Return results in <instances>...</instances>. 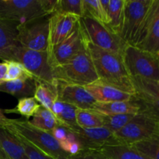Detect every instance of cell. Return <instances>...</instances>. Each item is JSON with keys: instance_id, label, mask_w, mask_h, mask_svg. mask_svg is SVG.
Listing matches in <instances>:
<instances>
[{"instance_id": "23", "label": "cell", "mask_w": 159, "mask_h": 159, "mask_svg": "<svg viewBox=\"0 0 159 159\" xmlns=\"http://www.w3.org/2000/svg\"><path fill=\"white\" fill-rule=\"evenodd\" d=\"M58 83L56 85L37 81V88L34 97L41 107L51 110L53 104L58 100Z\"/></svg>"}, {"instance_id": "32", "label": "cell", "mask_w": 159, "mask_h": 159, "mask_svg": "<svg viewBox=\"0 0 159 159\" xmlns=\"http://www.w3.org/2000/svg\"><path fill=\"white\" fill-rule=\"evenodd\" d=\"M55 12L84 16L83 0H57Z\"/></svg>"}, {"instance_id": "5", "label": "cell", "mask_w": 159, "mask_h": 159, "mask_svg": "<svg viewBox=\"0 0 159 159\" xmlns=\"http://www.w3.org/2000/svg\"><path fill=\"white\" fill-rule=\"evenodd\" d=\"M120 55L130 78L159 80V57L157 54L125 43Z\"/></svg>"}, {"instance_id": "36", "label": "cell", "mask_w": 159, "mask_h": 159, "mask_svg": "<svg viewBox=\"0 0 159 159\" xmlns=\"http://www.w3.org/2000/svg\"><path fill=\"white\" fill-rule=\"evenodd\" d=\"M70 159H109L99 150L86 149L82 150L77 155L70 156Z\"/></svg>"}, {"instance_id": "12", "label": "cell", "mask_w": 159, "mask_h": 159, "mask_svg": "<svg viewBox=\"0 0 159 159\" xmlns=\"http://www.w3.org/2000/svg\"><path fill=\"white\" fill-rule=\"evenodd\" d=\"M76 135L83 150H98L107 144H117L114 133L105 127L84 128L79 126L67 129Z\"/></svg>"}, {"instance_id": "7", "label": "cell", "mask_w": 159, "mask_h": 159, "mask_svg": "<svg viewBox=\"0 0 159 159\" xmlns=\"http://www.w3.org/2000/svg\"><path fill=\"white\" fill-rule=\"evenodd\" d=\"M159 134V124L145 113L140 112L118 131L114 133L117 144L132 145Z\"/></svg>"}, {"instance_id": "3", "label": "cell", "mask_w": 159, "mask_h": 159, "mask_svg": "<svg viewBox=\"0 0 159 159\" xmlns=\"http://www.w3.org/2000/svg\"><path fill=\"white\" fill-rule=\"evenodd\" d=\"M154 0H125L119 38L137 46L143 38Z\"/></svg>"}, {"instance_id": "39", "label": "cell", "mask_w": 159, "mask_h": 159, "mask_svg": "<svg viewBox=\"0 0 159 159\" xmlns=\"http://www.w3.org/2000/svg\"><path fill=\"white\" fill-rule=\"evenodd\" d=\"M9 119L5 116L3 110L0 109V127H6V124L9 123Z\"/></svg>"}, {"instance_id": "14", "label": "cell", "mask_w": 159, "mask_h": 159, "mask_svg": "<svg viewBox=\"0 0 159 159\" xmlns=\"http://www.w3.org/2000/svg\"><path fill=\"white\" fill-rule=\"evenodd\" d=\"M58 99L81 110H91L96 100L84 86L58 82Z\"/></svg>"}, {"instance_id": "19", "label": "cell", "mask_w": 159, "mask_h": 159, "mask_svg": "<svg viewBox=\"0 0 159 159\" xmlns=\"http://www.w3.org/2000/svg\"><path fill=\"white\" fill-rule=\"evenodd\" d=\"M91 110L103 115L137 114L140 113V107L133 98L130 101L108 102H96Z\"/></svg>"}, {"instance_id": "16", "label": "cell", "mask_w": 159, "mask_h": 159, "mask_svg": "<svg viewBox=\"0 0 159 159\" xmlns=\"http://www.w3.org/2000/svg\"><path fill=\"white\" fill-rule=\"evenodd\" d=\"M19 23L0 17V59L10 61L14 48L20 45L17 39Z\"/></svg>"}, {"instance_id": "2", "label": "cell", "mask_w": 159, "mask_h": 159, "mask_svg": "<svg viewBox=\"0 0 159 159\" xmlns=\"http://www.w3.org/2000/svg\"><path fill=\"white\" fill-rule=\"evenodd\" d=\"M52 71L55 80L64 83L85 87L98 80V76L86 43V35L84 43L79 52L65 65L52 68Z\"/></svg>"}, {"instance_id": "10", "label": "cell", "mask_w": 159, "mask_h": 159, "mask_svg": "<svg viewBox=\"0 0 159 159\" xmlns=\"http://www.w3.org/2000/svg\"><path fill=\"white\" fill-rule=\"evenodd\" d=\"M80 22L92 44L108 52L121 54L125 43L118 36L111 33L102 23L88 16L81 17Z\"/></svg>"}, {"instance_id": "34", "label": "cell", "mask_w": 159, "mask_h": 159, "mask_svg": "<svg viewBox=\"0 0 159 159\" xmlns=\"http://www.w3.org/2000/svg\"><path fill=\"white\" fill-rule=\"evenodd\" d=\"M8 64V71L6 81H13L17 79H34L32 75L25 68L21 63L16 61H5Z\"/></svg>"}, {"instance_id": "41", "label": "cell", "mask_w": 159, "mask_h": 159, "mask_svg": "<svg viewBox=\"0 0 159 159\" xmlns=\"http://www.w3.org/2000/svg\"><path fill=\"white\" fill-rule=\"evenodd\" d=\"M0 159H6V158H0Z\"/></svg>"}, {"instance_id": "26", "label": "cell", "mask_w": 159, "mask_h": 159, "mask_svg": "<svg viewBox=\"0 0 159 159\" xmlns=\"http://www.w3.org/2000/svg\"><path fill=\"white\" fill-rule=\"evenodd\" d=\"M136 93L146 95L159 99V80L144 79L141 77L131 78Z\"/></svg>"}, {"instance_id": "42", "label": "cell", "mask_w": 159, "mask_h": 159, "mask_svg": "<svg viewBox=\"0 0 159 159\" xmlns=\"http://www.w3.org/2000/svg\"><path fill=\"white\" fill-rule=\"evenodd\" d=\"M158 57H159V53H158Z\"/></svg>"}, {"instance_id": "13", "label": "cell", "mask_w": 159, "mask_h": 159, "mask_svg": "<svg viewBox=\"0 0 159 159\" xmlns=\"http://www.w3.org/2000/svg\"><path fill=\"white\" fill-rule=\"evenodd\" d=\"M80 17L71 14L55 13L49 16L48 49L65 40L74 30Z\"/></svg>"}, {"instance_id": "40", "label": "cell", "mask_w": 159, "mask_h": 159, "mask_svg": "<svg viewBox=\"0 0 159 159\" xmlns=\"http://www.w3.org/2000/svg\"><path fill=\"white\" fill-rule=\"evenodd\" d=\"M0 158L7 159V158H6V155H5L4 152H3L2 150L1 149V148H0Z\"/></svg>"}, {"instance_id": "35", "label": "cell", "mask_w": 159, "mask_h": 159, "mask_svg": "<svg viewBox=\"0 0 159 159\" xmlns=\"http://www.w3.org/2000/svg\"><path fill=\"white\" fill-rule=\"evenodd\" d=\"M15 136L18 138L19 141H20V143L22 144L25 152H26V155H27L29 159H53L50 156L47 155L46 154L42 152L41 151L37 149L36 147H34L33 144H31V143L28 142L27 141H26L24 138H21V137L17 136V135H15Z\"/></svg>"}, {"instance_id": "11", "label": "cell", "mask_w": 159, "mask_h": 159, "mask_svg": "<svg viewBox=\"0 0 159 159\" xmlns=\"http://www.w3.org/2000/svg\"><path fill=\"white\" fill-rule=\"evenodd\" d=\"M84 40V30L80 20L73 32L65 40L47 50L48 61L51 68L65 65L71 60L81 49Z\"/></svg>"}, {"instance_id": "33", "label": "cell", "mask_w": 159, "mask_h": 159, "mask_svg": "<svg viewBox=\"0 0 159 159\" xmlns=\"http://www.w3.org/2000/svg\"><path fill=\"white\" fill-rule=\"evenodd\" d=\"M83 11L84 16H88L104 24V16L100 0H83Z\"/></svg>"}, {"instance_id": "9", "label": "cell", "mask_w": 159, "mask_h": 159, "mask_svg": "<svg viewBox=\"0 0 159 159\" xmlns=\"http://www.w3.org/2000/svg\"><path fill=\"white\" fill-rule=\"evenodd\" d=\"M48 16L41 0H0V17L19 24Z\"/></svg>"}, {"instance_id": "28", "label": "cell", "mask_w": 159, "mask_h": 159, "mask_svg": "<svg viewBox=\"0 0 159 159\" xmlns=\"http://www.w3.org/2000/svg\"><path fill=\"white\" fill-rule=\"evenodd\" d=\"M134 99L140 106V112L147 114L159 124V99L138 93H136Z\"/></svg>"}, {"instance_id": "22", "label": "cell", "mask_w": 159, "mask_h": 159, "mask_svg": "<svg viewBox=\"0 0 159 159\" xmlns=\"http://www.w3.org/2000/svg\"><path fill=\"white\" fill-rule=\"evenodd\" d=\"M125 0H111L108 9L107 20L104 25L111 33L119 37L123 17Z\"/></svg>"}, {"instance_id": "29", "label": "cell", "mask_w": 159, "mask_h": 159, "mask_svg": "<svg viewBox=\"0 0 159 159\" xmlns=\"http://www.w3.org/2000/svg\"><path fill=\"white\" fill-rule=\"evenodd\" d=\"M137 150L151 159H159V134L132 144Z\"/></svg>"}, {"instance_id": "4", "label": "cell", "mask_w": 159, "mask_h": 159, "mask_svg": "<svg viewBox=\"0 0 159 159\" xmlns=\"http://www.w3.org/2000/svg\"><path fill=\"white\" fill-rule=\"evenodd\" d=\"M13 134L21 137L31 144L53 159H70V155L61 148L59 143L50 132L41 130L33 126L29 120H11L6 127Z\"/></svg>"}, {"instance_id": "8", "label": "cell", "mask_w": 159, "mask_h": 159, "mask_svg": "<svg viewBox=\"0 0 159 159\" xmlns=\"http://www.w3.org/2000/svg\"><path fill=\"white\" fill-rule=\"evenodd\" d=\"M17 32V39L20 46L34 51H47L49 34V16L41 17L19 24Z\"/></svg>"}, {"instance_id": "15", "label": "cell", "mask_w": 159, "mask_h": 159, "mask_svg": "<svg viewBox=\"0 0 159 159\" xmlns=\"http://www.w3.org/2000/svg\"><path fill=\"white\" fill-rule=\"evenodd\" d=\"M137 48L152 54L159 53V0H154L143 38Z\"/></svg>"}, {"instance_id": "21", "label": "cell", "mask_w": 159, "mask_h": 159, "mask_svg": "<svg viewBox=\"0 0 159 159\" xmlns=\"http://www.w3.org/2000/svg\"><path fill=\"white\" fill-rule=\"evenodd\" d=\"M98 150L109 159H151L128 144H107Z\"/></svg>"}, {"instance_id": "6", "label": "cell", "mask_w": 159, "mask_h": 159, "mask_svg": "<svg viewBox=\"0 0 159 159\" xmlns=\"http://www.w3.org/2000/svg\"><path fill=\"white\" fill-rule=\"evenodd\" d=\"M10 61H16L21 63L38 82L51 85H56L58 83L48 61L47 51H34L19 45L12 51Z\"/></svg>"}, {"instance_id": "38", "label": "cell", "mask_w": 159, "mask_h": 159, "mask_svg": "<svg viewBox=\"0 0 159 159\" xmlns=\"http://www.w3.org/2000/svg\"><path fill=\"white\" fill-rule=\"evenodd\" d=\"M8 71V64L6 61L0 63V84L6 82Z\"/></svg>"}, {"instance_id": "25", "label": "cell", "mask_w": 159, "mask_h": 159, "mask_svg": "<svg viewBox=\"0 0 159 159\" xmlns=\"http://www.w3.org/2000/svg\"><path fill=\"white\" fill-rule=\"evenodd\" d=\"M76 123L78 126L84 128H95L104 126L103 114L93 110H76Z\"/></svg>"}, {"instance_id": "37", "label": "cell", "mask_w": 159, "mask_h": 159, "mask_svg": "<svg viewBox=\"0 0 159 159\" xmlns=\"http://www.w3.org/2000/svg\"><path fill=\"white\" fill-rule=\"evenodd\" d=\"M51 134L57 140L58 142L60 143L66 140L67 134H68V130L65 127H62V126H59V127H57L52 130Z\"/></svg>"}, {"instance_id": "30", "label": "cell", "mask_w": 159, "mask_h": 159, "mask_svg": "<svg viewBox=\"0 0 159 159\" xmlns=\"http://www.w3.org/2000/svg\"><path fill=\"white\" fill-rule=\"evenodd\" d=\"M136 114H115L103 115L104 126L112 133L118 131L125 127Z\"/></svg>"}, {"instance_id": "18", "label": "cell", "mask_w": 159, "mask_h": 159, "mask_svg": "<svg viewBox=\"0 0 159 159\" xmlns=\"http://www.w3.org/2000/svg\"><path fill=\"white\" fill-rule=\"evenodd\" d=\"M37 88V80L35 79H17L6 81L0 84V92L8 93L17 99L34 97Z\"/></svg>"}, {"instance_id": "27", "label": "cell", "mask_w": 159, "mask_h": 159, "mask_svg": "<svg viewBox=\"0 0 159 159\" xmlns=\"http://www.w3.org/2000/svg\"><path fill=\"white\" fill-rule=\"evenodd\" d=\"M41 105L37 102V101L34 99V97H26L22 98L18 100V103L13 109H7L3 110L5 113H17L26 117V119H29L37 113Z\"/></svg>"}, {"instance_id": "20", "label": "cell", "mask_w": 159, "mask_h": 159, "mask_svg": "<svg viewBox=\"0 0 159 159\" xmlns=\"http://www.w3.org/2000/svg\"><path fill=\"white\" fill-rule=\"evenodd\" d=\"M0 148L7 159H29L18 138L3 127H0Z\"/></svg>"}, {"instance_id": "17", "label": "cell", "mask_w": 159, "mask_h": 159, "mask_svg": "<svg viewBox=\"0 0 159 159\" xmlns=\"http://www.w3.org/2000/svg\"><path fill=\"white\" fill-rule=\"evenodd\" d=\"M85 89L96 102H99L130 101L134 98L132 95L121 91L99 80L86 85Z\"/></svg>"}, {"instance_id": "24", "label": "cell", "mask_w": 159, "mask_h": 159, "mask_svg": "<svg viewBox=\"0 0 159 159\" xmlns=\"http://www.w3.org/2000/svg\"><path fill=\"white\" fill-rule=\"evenodd\" d=\"M29 122L34 127L51 134L55 128L60 126L52 112L41 106Z\"/></svg>"}, {"instance_id": "1", "label": "cell", "mask_w": 159, "mask_h": 159, "mask_svg": "<svg viewBox=\"0 0 159 159\" xmlns=\"http://www.w3.org/2000/svg\"><path fill=\"white\" fill-rule=\"evenodd\" d=\"M86 43L98 76V80L135 96L136 91L130 76L125 68L121 55L94 46L89 41L87 36Z\"/></svg>"}, {"instance_id": "31", "label": "cell", "mask_w": 159, "mask_h": 159, "mask_svg": "<svg viewBox=\"0 0 159 159\" xmlns=\"http://www.w3.org/2000/svg\"><path fill=\"white\" fill-rule=\"evenodd\" d=\"M78 108L63 102V107L60 113L55 116L59 123V125L65 127L66 129L77 127L76 123V110Z\"/></svg>"}]
</instances>
